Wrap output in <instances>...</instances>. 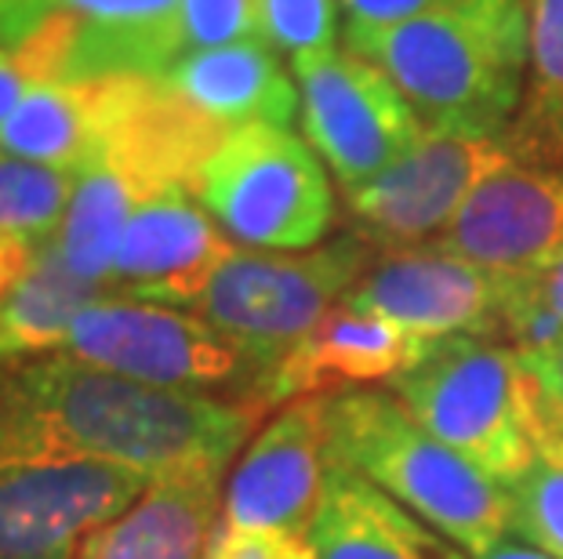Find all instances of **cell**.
<instances>
[{
	"instance_id": "obj_20",
	"label": "cell",
	"mask_w": 563,
	"mask_h": 559,
	"mask_svg": "<svg viewBox=\"0 0 563 559\" xmlns=\"http://www.w3.org/2000/svg\"><path fill=\"white\" fill-rule=\"evenodd\" d=\"M99 146V80H37L0 124V153L41 168L80 175Z\"/></svg>"
},
{
	"instance_id": "obj_9",
	"label": "cell",
	"mask_w": 563,
	"mask_h": 559,
	"mask_svg": "<svg viewBox=\"0 0 563 559\" xmlns=\"http://www.w3.org/2000/svg\"><path fill=\"white\" fill-rule=\"evenodd\" d=\"M291 74L306 142L342 189L367 186L426 138L400 88L350 47L291 63Z\"/></svg>"
},
{
	"instance_id": "obj_28",
	"label": "cell",
	"mask_w": 563,
	"mask_h": 559,
	"mask_svg": "<svg viewBox=\"0 0 563 559\" xmlns=\"http://www.w3.org/2000/svg\"><path fill=\"white\" fill-rule=\"evenodd\" d=\"M258 37V0H183L178 58Z\"/></svg>"
},
{
	"instance_id": "obj_30",
	"label": "cell",
	"mask_w": 563,
	"mask_h": 559,
	"mask_svg": "<svg viewBox=\"0 0 563 559\" xmlns=\"http://www.w3.org/2000/svg\"><path fill=\"white\" fill-rule=\"evenodd\" d=\"M448 0H339L345 26L342 33H367V30H386L407 22L422 11H433Z\"/></svg>"
},
{
	"instance_id": "obj_16",
	"label": "cell",
	"mask_w": 563,
	"mask_h": 559,
	"mask_svg": "<svg viewBox=\"0 0 563 559\" xmlns=\"http://www.w3.org/2000/svg\"><path fill=\"white\" fill-rule=\"evenodd\" d=\"M426 338L361 309L339 305L277 364L266 389V411L302 396H323V389L397 382L429 353Z\"/></svg>"
},
{
	"instance_id": "obj_7",
	"label": "cell",
	"mask_w": 563,
	"mask_h": 559,
	"mask_svg": "<svg viewBox=\"0 0 563 559\" xmlns=\"http://www.w3.org/2000/svg\"><path fill=\"white\" fill-rule=\"evenodd\" d=\"M183 0H0V52L33 85L161 77L178 58Z\"/></svg>"
},
{
	"instance_id": "obj_31",
	"label": "cell",
	"mask_w": 563,
	"mask_h": 559,
	"mask_svg": "<svg viewBox=\"0 0 563 559\" xmlns=\"http://www.w3.org/2000/svg\"><path fill=\"white\" fill-rule=\"evenodd\" d=\"M512 291H517L523 302H531L534 309H542L545 316H553L563 327V255H556L542 269L512 277Z\"/></svg>"
},
{
	"instance_id": "obj_18",
	"label": "cell",
	"mask_w": 563,
	"mask_h": 559,
	"mask_svg": "<svg viewBox=\"0 0 563 559\" xmlns=\"http://www.w3.org/2000/svg\"><path fill=\"white\" fill-rule=\"evenodd\" d=\"M309 545L313 559H465L451 538L342 461L328 476Z\"/></svg>"
},
{
	"instance_id": "obj_8",
	"label": "cell",
	"mask_w": 563,
	"mask_h": 559,
	"mask_svg": "<svg viewBox=\"0 0 563 559\" xmlns=\"http://www.w3.org/2000/svg\"><path fill=\"white\" fill-rule=\"evenodd\" d=\"M407 414L501 487L534 466L517 414V349L498 338H440L393 382Z\"/></svg>"
},
{
	"instance_id": "obj_10",
	"label": "cell",
	"mask_w": 563,
	"mask_h": 559,
	"mask_svg": "<svg viewBox=\"0 0 563 559\" xmlns=\"http://www.w3.org/2000/svg\"><path fill=\"white\" fill-rule=\"evenodd\" d=\"M520 164L501 138L429 135L389 171L367 186L342 189L353 233L375 247L433 244L454 222L476 186L495 171Z\"/></svg>"
},
{
	"instance_id": "obj_1",
	"label": "cell",
	"mask_w": 563,
	"mask_h": 559,
	"mask_svg": "<svg viewBox=\"0 0 563 559\" xmlns=\"http://www.w3.org/2000/svg\"><path fill=\"white\" fill-rule=\"evenodd\" d=\"M258 418L251 403L146 385L63 353L0 367V466L77 458L146 480L225 472Z\"/></svg>"
},
{
	"instance_id": "obj_29",
	"label": "cell",
	"mask_w": 563,
	"mask_h": 559,
	"mask_svg": "<svg viewBox=\"0 0 563 559\" xmlns=\"http://www.w3.org/2000/svg\"><path fill=\"white\" fill-rule=\"evenodd\" d=\"M203 559H313V545H309L306 534L241 530V527H225L219 519Z\"/></svg>"
},
{
	"instance_id": "obj_24",
	"label": "cell",
	"mask_w": 563,
	"mask_h": 559,
	"mask_svg": "<svg viewBox=\"0 0 563 559\" xmlns=\"http://www.w3.org/2000/svg\"><path fill=\"white\" fill-rule=\"evenodd\" d=\"M77 175L41 168L0 153V233L22 241H52L66 219Z\"/></svg>"
},
{
	"instance_id": "obj_25",
	"label": "cell",
	"mask_w": 563,
	"mask_h": 559,
	"mask_svg": "<svg viewBox=\"0 0 563 559\" xmlns=\"http://www.w3.org/2000/svg\"><path fill=\"white\" fill-rule=\"evenodd\" d=\"M517 414L534 458L563 466V371L556 353L517 349Z\"/></svg>"
},
{
	"instance_id": "obj_21",
	"label": "cell",
	"mask_w": 563,
	"mask_h": 559,
	"mask_svg": "<svg viewBox=\"0 0 563 559\" xmlns=\"http://www.w3.org/2000/svg\"><path fill=\"white\" fill-rule=\"evenodd\" d=\"M106 288L80 280L47 241L33 269L0 294V367H19L63 353L69 324L84 305L106 299Z\"/></svg>"
},
{
	"instance_id": "obj_6",
	"label": "cell",
	"mask_w": 563,
	"mask_h": 559,
	"mask_svg": "<svg viewBox=\"0 0 563 559\" xmlns=\"http://www.w3.org/2000/svg\"><path fill=\"white\" fill-rule=\"evenodd\" d=\"M194 197L230 241L255 251H309L334 225L328 168L309 142L277 124L225 131Z\"/></svg>"
},
{
	"instance_id": "obj_12",
	"label": "cell",
	"mask_w": 563,
	"mask_h": 559,
	"mask_svg": "<svg viewBox=\"0 0 563 559\" xmlns=\"http://www.w3.org/2000/svg\"><path fill=\"white\" fill-rule=\"evenodd\" d=\"M501 302L506 277L443 251L440 244L375 255L356 288L342 299L345 309L382 316L426 342L459 335L501 342Z\"/></svg>"
},
{
	"instance_id": "obj_34",
	"label": "cell",
	"mask_w": 563,
	"mask_h": 559,
	"mask_svg": "<svg viewBox=\"0 0 563 559\" xmlns=\"http://www.w3.org/2000/svg\"><path fill=\"white\" fill-rule=\"evenodd\" d=\"M556 360H560V371H563V345H560V349H556Z\"/></svg>"
},
{
	"instance_id": "obj_17",
	"label": "cell",
	"mask_w": 563,
	"mask_h": 559,
	"mask_svg": "<svg viewBox=\"0 0 563 559\" xmlns=\"http://www.w3.org/2000/svg\"><path fill=\"white\" fill-rule=\"evenodd\" d=\"M161 80L225 131L244 124L291 127L298 116V85L262 37L183 55Z\"/></svg>"
},
{
	"instance_id": "obj_2",
	"label": "cell",
	"mask_w": 563,
	"mask_h": 559,
	"mask_svg": "<svg viewBox=\"0 0 563 559\" xmlns=\"http://www.w3.org/2000/svg\"><path fill=\"white\" fill-rule=\"evenodd\" d=\"M429 135L501 138L517 121L531 63V0H448L386 30L345 33Z\"/></svg>"
},
{
	"instance_id": "obj_32",
	"label": "cell",
	"mask_w": 563,
	"mask_h": 559,
	"mask_svg": "<svg viewBox=\"0 0 563 559\" xmlns=\"http://www.w3.org/2000/svg\"><path fill=\"white\" fill-rule=\"evenodd\" d=\"M44 244L0 233V294H8L22 277H26L33 269V261H37V255L44 251Z\"/></svg>"
},
{
	"instance_id": "obj_22",
	"label": "cell",
	"mask_w": 563,
	"mask_h": 559,
	"mask_svg": "<svg viewBox=\"0 0 563 559\" xmlns=\"http://www.w3.org/2000/svg\"><path fill=\"white\" fill-rule=\"evenodd\" d=\"M139 204L142 193L121 171L106 168V164H88L77 175L66 219L52 236L66 269L77 272L80 280L99 283V288L110 291L117 247H121V236Z\"/></svg>"
},
{
	"instance_id": "obj_13",
	"label": "cell",
	"mask_w": 563,
	"mask_h": 559,
	"mask_svg": "<svg viewBox=\"0 0 563 559\" xmlns=\"http://www.w3.org/2000/svg\"><path fill=\"white\" fill-rule=\"evenodd\" d=\"M331 469L328 396L284 403L277 418L251 439L244 458L236 461L222 494V523L309 538Z\"/></svg>"
},
{
	"instance_id": "obj_15",
	"label": "cell",
	"mask_w": 563,
	"mask_h": 559,
	"mask_svg": "<svg viewBox=\"0 0 563 559\" xmlns=\"http://www.w3.org/2000/svg\"><path fill=\"white\" fill-rule=\"evenodd\" d=\"M230 251V236L189 189H164L131 215L113 258L110 294L189 309Z\"/></svg>"
},
{
	"instance_id": "obj_19",
	"label": "cell",
	"mask_w": 563,
	"mask_h": 559,
	"mask_svg": "<svg viewBox=\"0 0 563 559\" xmlns=\"http://www.w3.org/2000/svg\"><path fill=\"white\" fill-rule=\"evenodd\" d=\"M222 472L153 480L135 505L99 527L77 559H203L219 527Z\"/></svg>"
},
{
	"instance_id": "obj_5",
	"label": "cell",
	"mask_w": 563,
	"mask_h": 559,
	"mask_svg": "<svg viewBox=\"0 0 563 559\" xmlns=\"http://www.w3.org/2000/svg\"><path fill=\"white\" fill-rule=\"evenodd\" d=\"M63 356L146 385L241 400L266 411V367L208 320L175 305L106 294L69 324Z\"/></svg>"
},
{
	"instance_id": "obj_11",
	"label": "cell",
	"mask_w": 563,
	"mask_h": 559,
	"mask_svg": "<svg viewBox=\"0 0 563 559\" xmlns=\"http://www.w3.org/2000/svg\"><path fill=\"white\" fill-rule=\"evenodd\" d=\"M150 483L106 461L0 466V559H77L80 545L128 513Z\"/></svg>"
},
{
	"instance_id": "obj_33",
	"label": "cell",
	"mask_w": 563,
	"mask_h": 559,
	"mask_svg": "<svg viewBox=\"0 0 563 559\" xmlns=\"http://www.w3.org/2000/svg\"><path fill=\"white\" fill-rule=\"evenodd\" d=\"M476 559H556V556L534 549V545H527V541H509L506 538L501 545H495V549L484 552V556H476Z\"/></svg>"
},
{
	"instance_id": "obj_4",
	"label": "cell",
	"mask_w": 563,
	"mask_h": 559,
	"mask_svg": "<svg viewBox=\"0 0 563 559\" xmlns=\"http://www.w3.org/2000/svg\"><path fill=\"white\" fill-rule=\"evenodd\" d=\"M371 261L375 244L353 230L309 251L233 247L186 313L244 345L273 378L284 356L342 305Z\"/></svg>"
},
{
	"instance_id": "obj_14",
	"label": "cell",
	"mask_w": 563,
	"mask_h": 559,
	"mask_svg": "<svg viewBox=\"0 0 563 559\" xmlns=\"http://www.w3.org/2000/svg\"><path fill=\"white\" fill-rule=\"evenodd\" d=\"M433 244L498 277H523L563 255V164H509L473 189Z\"/></svg>"
},
{
	"instance_id": "obj_26",
	"label": "cell",
	"mask_w": 563,
	"mask_h": 559,
	"mask_svg": "<svg viewBox=\"0 0 563 559\" xmlns=\"http://www.w3.org/2000/svg\"><path fill=\"white\" fill-rule=\"evenodd\" d=\"M258 37L291 63L339 47V0H258Z\"/></svg>"
},
{
	"instance_id": "obj_23",
	"label": "cell",
	"mask_w": 563,
	"mask_h": 559,
	"mask_svg": "<svg viewBox=\"0 0 563 559\" xmlns=\"http://www.w3.org/2000/svg\"><path fill=\"white\" fill-rule=\"evenodd\" d=\"M520 164H563V0H531V63L506 131Z\"/></svg>"
},
{
	"instance_id": "obj_3",
	"label": "cell",
	"mask_w": 563,
	"mask_h": 559,
	"mask_svg": "<svg viewBox=\"0 0 563 559\" xmlns=\"http://www.w3.org/2000/svg\"><path fill=\"white\" fill-rule=\"evenodd\" d=\"M328 436L334 461L361 472L465 556L476 559L509 538V487L426 433L397 396L367 389L328 396Z\"/></svg>"
},
{
	"instance_id": "obj_27",
	"label": "cell",
	"mask_w": 563,
	"mask_h": 559,
	"mask_svg": "<svg viewBox=\"0 0 563 559\" xmlns=\"http://www.w3.org/2000/svg\"><path fill=\"white\" fill-rule=\"evenodd\" d=\"M509 530L534 549L563 559V466L534 461L509 487Z\"/></svg>"
}]
</instances>
